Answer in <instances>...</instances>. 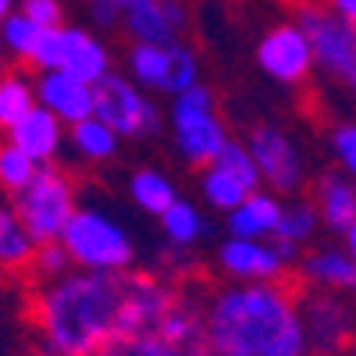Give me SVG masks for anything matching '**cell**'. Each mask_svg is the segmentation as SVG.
Segmentation results:
<instances>
[{
  "mask_svg": "<svg viewBox=\"0 0 356 356\" xmlns=\"http://www.w3.org/2000/svg\"><path fill=\"white\" fill-rule=\"evenodd\" d=\"M36 29H57L68 22V4L65 0H18V8Z\"/></svg>",
  "mask_w": 356,
  "mask_h": 356,
  "instance_id": "e575fe53",
  "label": "cell"
},
{
  "mask_svg": "<svg viewBox=\"0 0 356 356\" xmlns=\"http://www.w3.org/2000/svg\"><path fill=\"white\" fill-rule=\"evenodd\" d=\"M292 22L307 36L314 75L328 79L332 86L353 89L356 86V25L328 11L321 0L307 8H296Z\"/></svg>",
  "mask_w": 356,
  "mask_h": 356,
  "instance_id": "8992f818",
  "label": "cell"
},
{
  "mask_svg": "<svg viewBox=\"0 0 356 356\" xmlns=\"http://www.w3.org/2000/svg\"><path fill=\"white\" fill-rule=\"evenodd\" d=\"M65 36V50H61V72H68L72 79L97 86L107 72H114V50L93 33L89 25H61Z\"/></svg>",
  "mask_w": 356,
  "mask_h": 356,
  "instance_id": "2e32d148",
  "label": "cell"
},
{
  "mask_svg": "<svg viewBox=\"0 0 356 356\" xmlns=\"http://www.w3.org/2000/svg\"><path fill=\"white\" fill-rule=\"evenodd\" d=\"M157 225H161L164 243L175 250H193L211 235V221H207L200 200H186V196H178L164 214H157Z\"/></svg>",
  "mask_w": 356,
  "mask_h": 356,
  "instance_id": "44dd1931",
  "label": "cell"
},
{
  "mask_svg": "<svg viewBox=\"0 0 356 356\" xmlns=\"http://www.w3.org/2000/svg\"><path fill=\"white\" fill-rule=\"evenodd\" d=\"M97 356H211L203 339L196 342H171L157 332L132 335V339H111Z\"/></svg>",
  "mask_w": 356,
  "mask_h": 356,
  "instance_id": "cb8c5ba5",
  "label": "cell"
},
{
  "mask_svg": "<svg viewBox=\"0 0 356 356\" xmlns=\"http://www.w3.org/2000/svg\"><path fill=\"white\" fill-rule=\"evenodd\" d=\"M211 356H303L300 296L285 282H228L200 307Z\"/></svg>",
  "mask_w": 356,
  "mask_h": 356,
  "instance_id": "6da1fadb",
  "label": "cell"
},
{
  "mask_svg": "<svg viewBox=\"0 0 356 356\" xmlns=\"http://www.w3.org/2000/svg\"><path fill=\"white\" fill-rule=\"evenodd\" d=\"M328 11H335L339 18H346V22H353L356 25V0H321Z\"/></svg>",
  "mask_w": 356,
  "mask_h": 356,
  "instance_id": "8d00e7d4",
  "label": "cell"
},
{
  "mask_svg": "<svg viewBox=\"0 0 356 356\" xmlns=\"http://www.w3.org/2000/svg\"><path fill=\"white\" fill-rule=\"evenodd\" d=\"M178 196H182V193H178L175 178H171L164 168L146 164V168H136V171L129 175V200H132L136 211L150 214V218L164 214Z\"/></svg>",
  "mask_w": 356,
  "mask_h": 356,
  "instance_id": "7402d4cb",
  "label": "cell"
},
{
  "mask_svg": "<svg viewBox=\"0 0 356 356\" xmlns=\"http://www.w3.org/2000/svg\"><path fill=\"white\" fill-rule=\"evenodd\" d=\"M40 36V29L29 22L22 11H11L8 18H0V54L8 57V61H29V54H33V43Z\"/></svg>",
  "mask_w": 356,
  "mask_h": 356,
  "instance_id": "f546056e",
  "label": "cell"
},
{
  "mask_svg": "<svg viewBox=\"0 0 356 356\" xmlns=\"http://www.w3.org/2000/svg\"><path fill=\"white\" fill-rule=\"evenodd\" d=\"M300 278L314 292H339L349 296L356 289V253H349L339 239L332 243H310V250H300Z\"/></svg>",
  "mask_w": 356,
  "mask_h": 356,
  "instance_id": "9a60e30c",
  "label": "cell"
},
{
  "mask_svg": "<svg viewBox=\"0 0 356 356\" xmlns=\"http://www.w3.org/2000/svg\"><path fill=\"white\" fill-rule=\"evenodd\" d=\"M111 4H114L118 11H129V8H136V4H146V0H111Z\"/></svg>",
  "mask_w": 356,
  "mask_h": 356,
  "instance_id": "74e56055",
  "label": "cell"
},
{
  "mask_svg": "<svg viewBox=\"0 0 356 356\" xmlns=\"http://www.w3.org/2000/svg\"><path fill=\"white\" fill-rule=\"evenodd\" d=\"M36 246L40 243L25 232V225L11 211V203H4L0 207V271H11V275L29 271Z\"/></svg>",
  "mask_w": 356,
  "mask_h": 356,
  "instance_id": "d4e9b609",
  "label": "cell"
},
{
  "mask_svg": "<svg viewBox=\"0 0 356 356\" xmlns=\"http://www.w3.org/2000/svg\"><path fill=\"white\" fill-rule=\"evenodd\" d=\"M86 22L89 29H100V33H111V29H118V22H122V11H118L111 0H86Z\"/></svg>",
  "mask_w": 356,
  "mask_h": 356,
  "instance_id": "d590c367",
  "label": "cell"
},
{
  "mask_svg": "<svg viewBox=\"0 0 356 356\" xmlns=\"http://www.w3.org/2000/svg\"><path fill=\"white\" fill-rule=\"evenodd\" d=\"M282 4H289V8H307V4H317V0H282Z\"/></svg>",
  "mask_w": 356,
  "mask_h": 356,
  "instance_id": "60d3db41",
  "label": "cell"
},
{
  "mask_svg": "<svg viewBox=\"0 0 356 356\" xmlns=\"http://www.w3.org/2000/svg\"><path fill=\"white\" fill-rule=\"evenodd\" d=\"M36 168H40V164H36L33 157H25L18 146H11L8 139L0 143V189H4V193L15 196V193L29 182V178L36 175Z\"/></svg>",
  "mask_w": 356,
  "mask_h": 356,
  "instance_id": "1f68e13d",
  "label": "cell"
},
{
  "mask_svg": "<svg viewBox=\"0 0 356 356\" xmlns=\"http://www.w3.org/2000/svg\"><path fill=\"white\" fill-rule=\"evenodd\" d=\"M214 260L228 282H285V271H289V264L282 260L275 239L225 235L214 250Z\"/></svg>",
  "mask_w": 356,
  "mask_h": 356,
  "instance_id": "7c38bea8",
  "label": "cell"
},
{
  "mask_svg": "<svg viewBox=\"0 0 356 356\" xmlns=\"http://www.w3.org/2000/svg\"><path fill=\"white\" fill-rule=\"evenodd\" d=\"M33 89H36V104L43 111H50L65 129L93 114V86L72 79L61 68H57V72H40Z\"/></svg>",
  "mask_w": 356,
  "mask_h": 356,
  "instance_id": "e0dca14e",
  "label": "cell"
},
{
  "mask_svg": "<svg viewBox=\"0 0 356 356\" xmlns=\"http://www.w3.org/2000/svg\"><path fill=\"white\" fill-rule=\"evenodd\" d=\"M324 150H328L335 171L342 175H356V125L353 118H339L324 132Z\"/></svg>",
  "mask_w": 356,
  "mask_h": 356,
  "instance_id": "4dcf8cb0",
  "label": "cell"
},
{
  "mask_svg": "<svg viewBox=\"0 0 356 356\" xmlns=\"http://www.w3.org/2000/svg\"><path fill=\"white\" fill-rule=\"evenodd\" d=\"M171 47V43H168ZM168 47H146V43H129L125 50V79H132L139 89L150 97H168Z\"/></svg>",
  "mask_w": 356,
  "mask_h": 356,
  "instance_id": "603a6c76",
  "label": "cell"
},
{
  "mask_svg": "<svg viewBox=\"0 0 356 356\" xmlns=\"http://www.w3.org/2000/svg\"><path fill=\"white\" fill-rule=\"evenodd\" d=\"M321 232V221H317V211L310 200H300V196H289L282 200V211H278V225H275V239H285L292 246H310Z\"/></svg>",
  "mask_w": 356,
  "mask_h": 356,
  "instance_id": "4316f807",
  "label": "cell"
},
{
  "mask_svg": "<svg viewBox=\"0 0 356 356\" xmlns=\"http://www.w3.org/2000/svg\"><path fill=\"white\" fill-rule=\"evenodd\" d=\"M154 332L164 335V339H171V342H196V339H203V317H200V307L178 296V300L171 303V310L161 317V324H157Z\"/></svg>",
  "mask_w": 356,
  "mask_h": 356,
  "instance_id": "f1b7e54d",
  "label": "cell"
},
{
  "mask_svg": "<svg viewBox=\"0 0 356 356\" xmlns=\"http://www.w3.org/2000/svg\"><path fill=\"white\" fill-rule=\"evenodd\" d=\"M0 275H4V271H0Z\"/></svg>",
  "mask_w": 356,
  "mask_h": 356,
  "instance_id": "7bdbcfd3",
  "label": "cell"
},
{
  "mask_svg": "<svg viewBox=\"0 0 356 356\" xmlns=\"http://www.w3.org/2000/svg\"><path fill=\"white\" fill-rule=\"evenodd\" d=\"M278 211H282V196L267 189H253L246 200H239L225 214V232L239 235V239H271L278 225Z\"/></svg>",
  "mask_w": 356,
  "mask_h": 356,
  "instance_id": "d6986e66",
  "label": "cell"
},
{
  "mask_svg": "<svg viewBox=\"0 0 356 356\" xmlns=\"http://www.w3.org/2000/svg\"><path fill=\"white\" fill-rule=\"evenodd\" d=\"M303 356H324V353H303Z\"/></svg>",
  "mask_w": 356,
  "mask_h": 356,
  "instance_id": "b9f144b4",
  "label": "cell"
},
{
  "mask_svg": "<svg viewBox=\"0 0 356 356\" xmlns=\"http://www.w3.org/2000/svg\"><path fill=\"white\" fill-rule=\"evenodd\" d=\"M15 8H18V0H0V18H8Z\"/></svg>",
  "mask_w": 356,
  "mask_h": 356,
  "instance_id": "f35d334b",
  "label": "cell"
},
{
  "mask_svg": "<svg viewBox=\"0 0 356 356\" xmlns=\"http://www.w3.org/2000/svg\"><path fill=\"white\" fill-rule=\"evenodd\" d=\"M164 129L171 132V150L186 168H203L211 164L221 146L232 139L228 125L218 114V93L207 82H196L182 93L168 97L164 111Z\"/></svg>",
  "mask_w": 356,
  "mask_h": 356,
  "instance_id": "277c9868",
  "label": "cell"
},
{
  "mask_svg": "<svg viewBox=\"0 0 356 356\" xmlns=\"http://www.w3.org/2000/svg\"><path fill=\"white\" fill-rule=\"evenodd\" d=\"M61 50H65V36H61V25L57 29H40V36L33 43V54H29L25 65H33V72H57L61 68Z\"/></svg>",
  "mask_w": 356,
  "mask_h": 356,
  "instance_id": "d6a6232c",
  "label": "cell"
},
{
  "mask_svg": "<svg viewBox=\"0 0 356 356\" xmlns=\"http://www.w3.org/2000/svg\"><path fill=\"white\" fill-rule=\"evenodd\" d=\"M29 271H36V278H43V282H54V278H61V275L72 271V260H68L65 246L57 239L54 243H40L36 253H33V264H29Z\"/></svg>",
  "mask_w": 356,
  "mask_h": 356,
  "instance_id": "836d02e7",
  "label": "cell"
},
{
  "mask_svg": "<svg viewBox=\"0 0 356 356\" xmlns=\"http://www.w3.org/2000/svg\"><path fill=\"white\" fill-rule=\"evenodd\" d=\"M8 143L18 146V150L25 157H33L36 164H57V157L65 154V125L36 104L8 129Z\"/></svg>",
  "mask_w": 356,
  "mask_h": 356,
  "instance_id": "ac0fdd59",
  "label": "cell"
},
{
  "mask_svg": "<svg viewBox=\"0 0 356 356\" xmlns=\"http://www.w3.org/2000/svg\"><path fill=\"white\" fill-rule=\"evenodd\" d=\"M300 321L310 353L339 356L353 342V307L339 292H310L300 300Z\"/></svg>",
  "mask_w": 356,
  "mask_h": 356,
  "instance_id": "8fae6325",
  "label": "cell"
},
{
  "mask_svg": "<svg viewBox=\"0 0 356 356\" xmlns=\"http://www.w3.org/2000/svg\"><path fill=\"white\" fill-rule=\"evenodd\" d=\"M118 303H122L118 275L72 267L68 275L43 282L29 314L43 349L61 356H97L114 339Z\"/></svg>",
  "mask_w": 356,
  "mask_h": 356,
  "instance_id": "7a4b0ae2",
  "label": "cell"
},
{
  "mask_svg": "<svg viewBox=\"0 0 356 356\" xmlns=\"http://www.w3.org/2000/svg\"><path fill=\"white\" fill-rule=\"evenodd\" d=\"M57 243L65 246L72 267L79 271H100V275H122L136 264V239L129 225L93 203H79L68 225L61 228Z\"/></svg>",
  "mask_w": 356,
  "mask_h": 356,
  "instance_id": "3957f363",
  "label": "cell"
},
{
  "mask_svg": "<svg viewBox=\"0 0 356 356\" xmlns=\"http://www.w3.org/2000/svg\"><path fill=\"white\" fill-rule=\"evenodd\" d=\"M118 289H122V303H118L114 339H132V335L154 332L161 317L171 310V303L178 300L175 285L150 271H122L118 275Z\"/></svg>",
  "mask_w": 356,
  "mask_h": 356,
  "instance_id": "9c48e42d",
  "label": "cell"
},
{
  "mask_svg": "<svg viewBox=\"0 0 356 356\" xmlns=\"http://www.w3.org/2000/svg\"><path fill=\"white\" fill-rule=\"evenodd\" d=\"M118 29L125 33L129 43H146V47H168L178 43L189 29V8L186 0H146L129 11H122Z\"/></svg>",
  "mask_w": 356,
  "mask_h": 356,
  "instance_id": "5bb4252c",
  "label": "cell"
},
{
  "mask_svg": "<svg viewBox=\"0 0 356 356\" xmlns=\"http://www.w3.org/2000/svg\"><path fill=\"white\" fill-rule=\"evenodd\" d=\"M36 75H29L22 68H11V72H0V129H11L18 118L36 107V89H33Z\"/></svg>",
  "mask_w": 356,
  "mask_h": 356,
  "instance_id": "83f0119b",
  "label": "cell"
},
{
  "mask_svg": "<svg viewBox=\"0 0 356 356\" xmlns=\"http://www.w3.org/2000/svg\"><path fill=\"white\" fill-rule=\"evenodd\" d=\"M93 114L122 143H146L164 132L161 104L122 72H107L93 86Z\"/></svg>",
  "mask_w": 356,
  "mask_h": 356,
  "instance_id": "52a82bcc",
  "label": "cell"
},
{
  "mask_svg": "<svg viewBox=\"0 0 356 356\" xmlns=\"http://www.w3.org/2000/svg\"><path fill=\"white\" fill-rule=\"evenodd\" d=\"M314 211L321 221V232L339 239L349 253H356V186L353 175L342 171H321L314 178Z\"/></svg>",
  "mask_w": 356,
  "mask_h": 356,
  "instance_id": "4fadbf2b",
  "label": "cell"
},
{
  "mask_svg": "<svg viewBox=\"0 0 356 356\" xmlns=\"http://www.w3.org/2000/svg\"><path fill=\"white\" fill-rule=\"evenodd\" d=\"M75 207H79V186L57 164H40L36 175L11 200V211L36 243H54L68 225V218L75 214Z\"/></svg>",
  "mask_w": 356,
  "mask_h": 356,
  "instance_id": "5b68a950",
  "label": "cell"
},
{
  "mask_svg": "<svg viewBox=\"0 0 356 356\" xmlns=\"http://www.w3.org/2000/svg\"><path fill=\"white\" fill-rule=\"evenodd\" d=\"M243 146L253 157V168L260 175V189L275 193V196H300L310 182V164L303 154V143L296 139L278 122H257Z\"/></svg>",
  "mask_w": 356,
  "mask_h": 356,
  "instance_id": "ba28073f",
  "label": "cell"
},
{
  "mask_svg": "<svg viewBox=\"0 0 356 356\" xmlns=\"http://www.w3.org/2000/svg\"><path fill=\"white\" fill-rule=\"evenodd\" d=\"M200 207H211V211H218V214H228L239 200H246L253 189H246L235 175H228L221 164H203L200 168Z\"/></svg>",
  "mask_w": 356,
  "mask_h": 356,
  "instance_id": "484cf974",
  "label": "cell"
},
{
  "mask_svg": "<svg viewBox=\"0 0 356 356\" xmlns=\"http://www.w3.org/2000/svg\"><path fill=\"white\" fill-rule=\"evenodd\" d=\"M22 356H61V353H50V349H29V353H22Z\"/></svg>",
  "mask_w": 356,
  "mask_h": 356,
  "instance_id": "ab89813d",
  "label": "cell"
},
{
  "mask_svg": "<svg viewBox=\"0 0 356 356\" xmlns=\"http://www.w3.org/2000/svg\"><path fill=\"white\" fill-rule=\"evenodd\" d=\"M253 61H257L264 79H271L282 89H300V86H307L314 79L307 36L300 33V25H296L292 18L289 22H275L257 40Z\"/></svg>",
  "mask_w": 356,
  "mask_h": 356,
  "instance_id": "30bf717a",
  "label": "cell"
},
{
  "mask_svg": "<svg viewBox=\"0 0 356 356\" xmlns=\"http://www.w3.org/2000/svg\"><path fill=\"white\" fill-rule=\"evenodd\" d=\"M65 150L79 161V164H111L122 154V139H118L97 114L82 118V122L65 129Z\"/></svg>",
  "mask_w": 356,
  "mask_h": 356,
  "instance_id": "ffe728a7",
  "label": "cell"
}]
</instances>
